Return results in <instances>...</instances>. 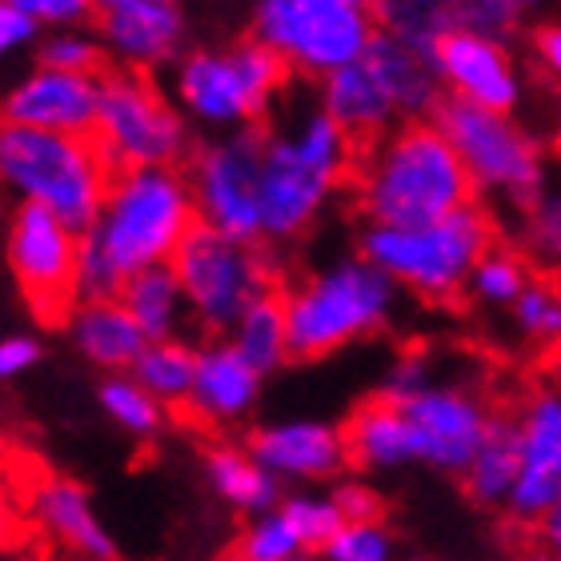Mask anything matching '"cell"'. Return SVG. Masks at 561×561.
<instances>
[{
    "label": "cell",
    "instance_id": "1",
    "mask_svg": "<svg viewBox=\"0 0 561 561\" xmlns=\"http://www.w3.org/2000/svg\"><path fill=\"white\" fill-rule=\"evenodd\" d=\"M201 225L193 185L181 169H129L108 185L105 209L81 237L77 301H117L125 280L173 265L176 249Z\"/></svg>",
    "mask_w": 561,
    "mask_h": 561
},
{
    "label": "cell",
    "instance_id": "2",
    "mask_svg": "<svg viewBox=\"0 0 561 561\" xmlns=\"http://www.w3.org/2000/svg\"><path fill=\"white\" fill-rule=\"evenodd\" d=\"M357 209L381 229H417L478 201L454 145L433 121H405L369 145L353 169Z\"/></svg>",
    "mask_w": 561,
    "mask_h": 561
},
{
    "label": "cell",
    "instance_id": "3",
    "mask_svg": "<svg viewBox=\"0 0 561 561\" xmlns=\"http://www.w3.org/2000/svg\"><path fill=\"white\" fill-rule=\"evenodd\" d=\"M113 164L96 137L28 129L0 117V185L21 201L45 205L72 233H89L105 209Z\"/></svg>",
    "mask_w": 561,
    "mask_h": 561
},
{
    "label": "cell",
    "instance_id": "4",
    "mask_svg": "<svg viewBox=\"0 0 561 561\" xmlns=\"http://www.w3.org/2000/svg\"><path fill=\"white\" fill-rule=\"evenodd\" d=\"M357 145L341 125L321 113H309L289 137H270L261 161V229L265 241H297L321 217L325 201L357 169Z\"/></svg>",
    "mask_w": 561,
    "mask_h": 561
},
{
    "label": "cell",
    "instance_id": "5",
    "mask_svg": "<svg viewBox=\"0 0 561 561\" xmlns=\"http://www.w3.org/2000/svg\"><path fill=\"white\" fill-rule=\"evenodd\" d=\"M497 245L493 213L473 201L442 221L417 229H381L362 233V257L386 273L398 289L417 293L421 301L449 305L469 289L478 261Z\"/></svg>",
    "mask_w": 561,
    "mask_h": 561
},
{
    "label": "cell",
    "instance_id": "6",
    "mask_svg": "<svg viewBox=\"0 0 561 561\" xmlns=\"http://www.w3.org/2000/svg\"><path fill=\"white\" fill-rule=\"evenodd\" d=\"M293 362H321L369 337L393 317L398 285L365 257H345L280 289Z\"/></svg>",
    "mask_w": 561,
    "mask_h": 561
},
{
    "label": "cell",
    "instance_id": "7",
    "mask_svg": "<svg viewBox=\"0 0 561 561\" xmlns=\"http://www.w3.org/2000/svg\"><path fill=\"white\" fill-rule=\"evenodd\" d=\"M173 273L185 289L188 317L201 333H233V325L277 289V265L261 245L221 237L209 225H197L176 249Z\"/></svg>",
    "mask_w": 561,
    "mask_h": 561
},
{
    "label": "cell",
    "instance_id": "8",
    "mask_svg": "<svg viewBox=\"0 0 561 561\" xmlns=\"http://www.w3.org/2000/svg\"><path fill=\"white\" fill-rule=\"evenodd\" d=\"M430 121L454 145L478 193L502 197L505 205L526 213L550 181L541 145L510 113H493V108H478L457 96H442V105L433 108Z\"/></svg>",
    "mask_w": 561,
    "mask_h": 561
},
{
    "label": "cell",
    "instance_id": "9",
    "mask_svg": "<svg viewBox=\"0 0 561 561\" xmlns=\"http://www.w3.org/2000/svg\"><path fill=\"white\" fill-rule=\"evenodd\" d=\"M253 28L305 77H329L362 60L381 33L374 0H261Z\"/></svg>",
    "mask_w": 561,
    "mask_h": 561
},
{
    "label": "cell",
    "instance_id": "10",
    "mask_svg": "<svg viewBox=\"0 0 561 561\" xmlns=\"http://www.w3.org/2000/svg\"><path fill=\"white\" fill-rule=\"evenodd\" d=\"M96 140L105 149L113 173L129 169H176L188 140L185 125L161 89L140 69L101 72V121Z\"/></svg>",
    "mask_w": 561,
    "mask_h": 561
},
{
    "label": "cell",
    "instance_id": "11",
    "mask_svg": "<svg viewBox=\"0 0 561 561\" xmlns=\"http://www.w3.org/2000/svg\"><path fill=\"white\" fill-rule=\"evenodd\" d=\"M4 261L24 305L41 325H69L77 313V261L81 233L53 217L45 205L21 201L4 229Z\"/></svg>",
    "mask_w": 561,
    "mask_h": 561
},
{
    "label": "cell",
    "instance_id": "12",
    "mask_svg": "<svg viewBox=\"0 0 561 561\" xmlns=\"http://www.w3.org/2000/svg\"><path fill=\"white\" fill-rule=\"evenodd\" d=\"M270 145V125H245L225 140L197 152L188 185L197 201L201 225L217 229L221 237L261 245V161Z\"/></svg>",
    "mask_w": 561,
    "mask_h": 561
},
{
    "label": "cell",
    "instance_id": "13",
    "mask_svg": "<svg viewBox=\"0 0 561 561\" xmlns=\"http://www.w3.org/2000/svg\"><path fill=\"white\" fill-rule=\"evenodd\" d=\"M389 401L398 405L401 421H405L413 466L454 473V478H461L469 469L481 437L490 430L493 413H497L473 389L449 386V381H425V386L405 393V398Z\"/></svg>",
    "mask_w": 561,
    "mask_h": 561
},
{
    "label": "cell",
    "instance_id": "14",
    "mask_svg": "<svg viewBox=\"0 0 561 561\" xmlns=\"http://www.w3.org/2000/svg\"><path fill=\"white\" fill-rule=\"evenodd\" d=\"M514 417L522 469H517L505 517L522 529H538L546 514L561 505V381L529 389Z\"/></svg>",
    "mask_w": 561,
    "mask_h": 561
},
{
    "label": "cell",
    "instance_id": "15",
    "mask_svg": "<svg viewBox=\"0 0 561 561\" xmlns=\"http://www.w3.org/2000/svg\"><path fill=\"white\" fill-rule=\"evenodd\" d=\"M21 473L24 510H28L36 534H45L53 546L69 550L81 561H117V541L81 481L48 473V469H33V478H28V466H21Z\"/></svg>",
    "mask_w": 561,
    "mask_h": 561
},
{
    "label": "cell",
    "instance_id": "16",
    "mask_svg": "<svg viewBox=\"0 0 561 561\" xmlns=\"http://www.w3.org/2000/svg\"><path fill=\"white\" fill-rule=\"evenodd\" d=\"M0 117L28 129L69 133V137H96L101 121V72H57L36 69L4 96Z\"/></svg>",
    "mask_w": 561,
    "mask_h": 561
},
{
    "label": "cell",
    "instance_id": "17",
    "mask_svg": "<svg viewBox=\"0 0 561 561\" xmlns=\"http://www.w3.org/2000/svg\"><path fill=\"white\" fill-rule=\"evenodd\" d=\"M433 69H437L442 84L454 89L449 96L469 101V105L478 108L510 113L522 101V77H517L514 57L505 53L502 41H490V36L454 28L437 45Z\"/></svg>",
    "mask_w": 561,
    "mask_h": 561
},
{
    "label": "cell",
    "instance_id": "18",
    "mask_svg": "<svg viewBox=\"0 0 561 561\" xmlns=\"http://www.w3.org/2000/svg\"><path fill=\"white\" fill-rule=\"evenodd\" d=\"M245 449L253 454V461H261L277 481L280 478L329 481L350 466V442H345V430H337L333 421H313V417H293V421L261 425V430L245 442Z\"/></svg>",
    "mask_w": 561,
    "mask_h": 561
},
{
    "label": "cell",
    "instance_id": "19",
    "mask_svg": "<svg viewBox=\"0 0 561 561\" xmlns=\"http://www.w3.org/2000/svg\"><path fill=\"white\" fill-rule=\"evenodd\" d=\"M265 377L233 350V341H209L197 350V377L185 401V417L205 430H225L253 413Z\"/></svg>",
    "mask_w": 561,
    "mask_h": 561
},
{
    "label": "cell",
    "instance_id": "20",
    "mask_svg": "<svg viewBox=\"0 0 561 561\" xmlns=\"http://www.w3.org/2000/svg\"><path fill=\"white\" fill-rule=\"evenodd\" d=\"M181 101L213 125H261L265 105L249 89L233 53H193L176 77Z\"/></svg>",
    "mask_w": 561,
    "mask_h": 561
},
{
    "label": "cell",
    "instance_id": "21",
    "mask_svg": "<svg viewBox=\"0 0 561 561\" xmlns=\"http://www.w3.org/2000/svg\"><path fill=\"white\" fill-rule=\"evenodd\" d=\"M93 21L133 69L161 65L181 45V12L173 0H96Z\"/></svg>",
    "mask_w": 561,
    "mask_h": 561
},
{
    "label": "cell",
    "instance_id": "22",
    "mask_svg": "<svg viewBox=\"0 0 561 561\" xmlns=\"http://www.w3.org/2000/svg\"><path fill=\"white\" fill-rule=\"evenodd\" d=\"M325 113L357 145V152L377 145L389 133V125L401 117L389 89L365 57L325 77Z\"/></svg>",
    "mask_w": 561,
    "mask_h": 561
},
{
    "label": "cell",
    "instance_id": "23",
    "mask_svg": "<svg viewBox=\"0 0 561 561\" xmlns=\"http://www.w3.org/2000/svg\"><path fill=\"white\" fill-rule=\"evenodd\" d=\"M69 337L84 362L105 374H133L140 353L149 350V337L121 301L77 305V313L69 317Z\"/></svg>",
    "mask_w": 561,
    "mask_h": 561
},
{
    "label": "cell",
    "instance_id": "24",
    "mask_svg": "<svg viewBox=\"0 0 561 561\" xmlns=\"http://www.w3.org/2000/svg\"><path fill=\"white\" fill-rule=\"evenodd\" d=\"M365 60L374 65V72L381 77V84L389 89L393 105L405 121H425V113L433 117V108L442 105V77L430 60L417 57L413 48H405L401 41H393L389 33H377Z\"/></svg>",
    "mask_w": 561,
    "mask_h": 561
},
{
    "label": "cell",
    "instance_id": "25",
    "mask_svg": "<svg viewBox=\"0 0 561 561\" xmlns=\"http://www.w3.org/2000/svg\"><path fill=\"white\" fill-rule=\"evenodd\" d=\"M517 469H522V442H517V417L514 413H493L490 430L481 437L478 454L461 473L469 502L481 510H502L510 505V493L517 485Z\"/></svg>",
    "mask_w": 561,
    "mask_h": 561
},
{
    "label": "cell",
    "instance_id": "26",
    "mask_svg": "<svg viewBox=\"0 0 561 561\" xmlns=\"http://www.w3.org/2000/svg\"><path fill=\"white\" fill-rule=\"evenodd\" d=\"M205 478L237 514L261 517L280 505V481L261 461H253L245 445H213L205 454Z\"/></svg>",
    "mask_w": 561,
    "mask_h": 561
},
{
    "label": "cell",
    "instance_id": "27",
    "mask_svg": "<svg viewBox=\"0 0 561 561\" xmlns=\"http://www.w3.org/2000/svg\"><path fill=\"white\" fill-rule=\"evenodd\" d=\"M345 442H350V461L362 469L393 473V469L413 466L410 433H405L401 410L381 393L353 410L350 425H345Z\"/></svg>",
    "mask_w": 561,
    "mask_h": 561
},
{
    "label": "cell",
    "instance_id": "28",
    "mask_svg": "<svg viewBox=\"0 0 561 561\" xmlns=\"http://www.w3.org/2000/svg\"><path fill=\"white\" fill-rule=\"evenodd\" d=\"M117 301L129 309V317L149 341H173L188 317L185 289H181L173 265H157V270L129 277Z\"/></svg>",
    "mask_w": 561,
    "mask_h": 561
},
{
    "label": "cell",
    "instance_id": "29",
    "mask_svg": "<svg viewBox=\"0 0 561 561\" xmlns=\"http://www.w3.org/2000/svg\"><path fill=\"white\" fill-rule=\"evenodd\" d=\"M377 28L433 65L437 45L457 28V0H374Z\"/></svg>",
    "mask_w": 561,
    "mask_h": 561
},
{
    "label": "cell",
    "instance_id": "30",
    "mask_svg": "<svg viewBox=\"0 0 561 561\" xmlns=\"http://www.w3.org/2000/svg\"><path fill=\"white\" fill-rule=\"evenodd\" d=\"M233 350L245 357L261 377L277 374L280 365L293 362L289 357V329H285V305H280V293L273 297H261L253 309H249L241 321L229 333Z\"/></svg>",
    "mask_w": 561,
    "mask_h": 561
},
{
    "label": "cell",
    "instance_id": "31",
    "mask_svg": "<svg viewBox=\"0 0 561 561\" xmlns=\"http://www.w3.org/2000/svg\"><path fill=\"white\" fill-rule=\"evenodd\" d=\"M133 377L161 405H181L185 410L188 393H193V377H197V350L181 337L149 341V350L140 353V362L133 365Z\"/></svg>",
    "mask_w": 561,
    "mask_h": 561
},
{
    "label": "cell",
    "instance_id": "32",
    "mask_svg": "<svg viewBox=\"0 0 561 561\" xmlns=\"http://www.w3.org/2000/svg\"><path fill=\"white\" fill-rule=\"evenodd\" d=\"M96 401L105 417L117 425L121 433H129L137 442H152L164 430V405L152 398L149 389L140 386L133 374H108L96 389Z\"/></svg>",
    "mask_w": 561,
    "mask_h": 561
},
{
    "label": "cell",
    "instance_id": "33",
    "mask_svg": "<svg viewBox=\"0 0 561 561\" xmlns=\"http://www.w3.org/2000/svg\"><path fill=\"white\" fill-rule=\"evenodd\" d=\"M534 280V265L526 253L505 245H493L485 257L478 261V270L469 277V297L490 309H514V301L526 293V285Z\"/></svg>",
    "mask_w": 561,
    "mask_h": 561
},
{
    "label": "cell",
    "instance_id": "34",
    "mask_svg": "<svg viewBox=\"0 0 561 561\" xmlns=\"http://www.w3.org/2000/svg\"><path fill=\"white\" fill-rule=\"evenodd\" d=\"M510 317H514V329L529 345L550 350L553 341L561 337V277L541 273V277L529 280L526 293L510 309Z\"/></svg>",
    "mask_w": 561,
    "mask_h": 561
},
{
    "label": "cell",
    "instance_id": "35",
    "mask_svg": "<svg viewBox=\"0 0 561 561\" xmlns=\"http://www.w3.org/2000/svg\"><path fill=\"white\" fill-rule=\"evenodd\" d=\"M522 245H526L529 265L538 261L541 270H561V181L541 188L534 205L522 213Z\"/></svg>",
    "mask_w": 561,
    "mask_h": 561
},
{
    "label": "cell",
    "instance_id": "36",
    "mask_svg": "<svg viewBox=\"0 0 561 561\" xmlns=\"http://www.w3.org/2000/svg\"><path fill=\"white\" fill-rule=\"evenodd\" d=\"M233 553L241 561H293V558H301L305 546H301V538H297V529L285 522V514L273 510V514L249 517V526H245V534H241V541H237Z\"/></svg>",
    "mask_w": 561,
    "mask_h": 561
},
{
    "label": "cell",
    "instance_id": "37",
    "mask_svg": "<svg viewBox=\"0 0 561 561\" xmlns=\"http://www.w3.org/2000/svg\"><path fill=\"white\" fill-rule=\"evenodd\" d=\"M285 522L297 529V538H301L305 553L309 550H325L329 538L345 526V517H341L337 502L333 497H313V493H293L285 502L277 505Z\"/></svg>",
    "mask_w": 561,
    "mask_h": 561
},
{
    "label": "cell",
    "instance_id": "38",
    "mask_svg": "<svg viewBox=\"0 0 561 561\" xmlns=\"http://www.w3.org/2000/svg\"><path fill=\"white\" fill-rule=\"evenodd\" d=\"M321 561H393V534L381 522H345L321 550Z\"/></svg>",
    "mask_w": 561,
    "mask_h": 561
},
{
    "label": "cell",
    "instance_id": "39",
    "mask_svg": "<svg viewBox=\"0 0 561 561\" xmlns=\"http://www.w3.org/2000/svg\"><path fill=\"white\" fill-rule=\"evenodd\" d=\"M28 538H33V522L24 510L21 466H12L9 457L0 454V558L24 550Z\"/></svg>",
    "mask_w": 561,
    "mask_h": 561
},
{
    "label": "cell",
    "instance_id": "40",
    "mask_svg": "<svg viewBox=\"0 0 561 561\" xmlns=\"http://www.w3.org/2000/svg\"><path fill=\"white\" fill-rule=\"evenodd\" d=\"M41 69H57V72H105V53L101 45H93L89 36L81 33H60L53 41H45L41 48Z\"/></svg>",
    "mask_w": 561,
    "mask_h": 561
},
{
    "label": "cell",
    "instance_id": "41",
    "mask_svg": "<svg viewBox=\"0 0 561 561\" xmlns=\"http://www.w3.org/2000/svg\"><path fill=\"white\" fill-rule=\"evenodd\" d=\"M36 24H81L93 16L96 0H0Z\"/></svg>",
    "mask_w": 561,
    "mask_h": 561
},
{
    "label": "cell",
    "instance_id": "42",
    "mask_svg": "<svg viewBox=\"0 0 561 561\" xmlns=\"http://www.w3.org/2000/svg\"><path fill=\"white\" fill-rule=\"evenodd\" d=\"M329 497L337 502L345 522H381V497L369 485H362V481H341Z\"/></svg>",
    "mask_w": 561,
    "mask_h": 561
},
{
    "label": "cell",
    "instance_id": "43",
    "mask_svg": "<svg viewBox=\"0 0 561 561\" xmlns=\"http://www.w3.org/2000/svg\"><path fill=\"white\" fill-rule=\"evenodd\" d=\"M41 362V341L28 333H9L0 337V381H16Z\"/></svg>",
    "mask_w": 561,
    "mask_h": 561
},
{
    "label": "cell",
    "instance_id": "44",
    "mask_svg": "<svg viewBox=\"0 0 561 561\" xmlns=\"http://www.w3.org/2000/svg\"><path fill=\"white\" fill-rule=\"evenodd\" d=\"M36 36V21H28L24 12L9 9V4H0V57L12 53V48L28 45Z\"/></svg>",
    "mask_w": 561,
    "mask_h": 561
},
{
    "label": "cell",
    "instance_id": "45",
    "mask_svg": "<svg viewBox=\"0 0 561 561\" xmlns=\"http://www.w3.org/2000/svg\"><path fill=\"white\" fill-rule=\"evenodd\" d=\"M534 53H538V65L550 72L553 81H561V21L541 24L534 33Z\"/></svg>",
    "mask_w": 561,
    "mask_h": 561
},
{
    "label": "cell",
    "instance_id": "46",
    "mask_svg": "<svg viewBox=\"0 0 561 561\" xmlns=\"http://www.w3.org/2000/svg\"><path fill=\"white\" fill-rule=\"evenodd\" d=\"M534 534H538V546H546V550L558 553V558H561V505L546 514V522H541V526L534 529Z\"/></svg>",
    "mask_w": 561,
    "mask_h": 561
},
{
    "label": "cell",
    "instance_id": "47",
    "mask_svg": "<svg viewBox=\"0 0 561 561\" xmlns=\"http://www.w3.org/2000/svg\"><path fill=\"white\" fill-rule=\"evenodd\" d=\"M522 561H561V558H558V553L546 550V546H534V550L522 553Z\"/></svg>",
    "mask_w": 561,
    "mask_h": 561
},
{
    "label": "cell",
    "instance_id": "48",
    "mask_svg": "<svg viewBox=\"0 0 561 561\" xmlns=\"http://www.w3.org/2000/svg\"><path fill=\"white\" fill-rule=\"evenodd\" d=\"M546 362H550V369H553V374H558V377H561V337H558V341H553L550 350H546Z\"/></svg>",
    "mask_w": 561,
    "mask_h": 561
},
{
    "label": "cell",
    "instance_id": "49",
    "mask_svg": "<svg viewBox=\"0 0 561 561\" xmlns=\"http://www.w3.org/2000/svg\"><path fill=\"white\" fill-rule=\"evenodd\" d=\"M505 4H514V9H529V4H538V0H505Z\"/></svg>",
    "mask_w": 561,
    "mask_h": 561
},
{
    "label": "cell",
    "instance_id": "50",
    "mask_svg": "<svg viewBox=\"0 0 561 561\" xmlns=\"http://www.w3.org/2000/svg\"><path fill=\"white\" fill-rule=\"evenodd\" d=\"M293 561H321V558H309V553H301V558H293Z\"/></svg>",
    "mask_w": 561,
    "mask_h": 561
},
{
    "label": "cell",
    "instance_id": "51",
    "mask_svg": "<svg viewBox=\"0 0 561 561\" xmlns=\"http://www.w3.org/2000/svg\"><path fill=\"white\" fill-rule=\"evenodd\" d=\"M221 561H241V558H237V553H225V558Z\"/></svg>",
    "mask_w": 561,
    "mask_h": 561
}]
</instances>
